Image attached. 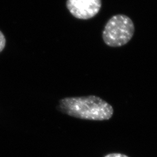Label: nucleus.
Segmentation results:
<instances>
[{
    "mask_svg": "<svg viewBox=\"0 0 157 157\" xmlns=\"http://www.w3.org/2000/svg\"><path fill=\"white\" fill-rule=\"evenodd\" d=\"M101 0H67V9L73 17L79 19H89L99 12Z\"/></svg>",
    "mask_w": 157,
    "mask_h": 157,
    "instance_id": "3",
    "label": "nucleus"
},
{
    "mask_svg": "<svg viewBox=\"0 0 157 157\" xmlns=\"http://www.w3.org/2000/svg\"><path fill=\"white\" fill-rule=\"evenodd\" d=\"M6 45V37L0 30V53L4 50Z\"/></svg>",
    "mask_w": 157,
    "mask_h": 157,
    "instance_id": "4",
    "label": "nucleus"
},
{
    "mask_svg": "<svg viewBox=\"0 0 157 157\" xmlns=\"http://www.w3.org/2000/svg\"><path fill=\"white\" fill-rule=\"evenodd\" d=\"M104 157H129L124 154L121 153H111L106 155Z\"/></svg>",
    "mask_w": 157,
    "mask_h": 157,
    "instance_id": "5",
    "label": "nucleus"
},
{
    "mask_svg": "<svg viewBox=\"0 0 157 157\" xmlns=\"http://www.w3.org/2000/svg\"><path fill=\"white\" fill-rule=\"evenodd\" d=\"M134 23L129 17L124 15L112 17L105 25L102 32V39L111 47H121L128 44L133 37Z\"/></svg>",
    "mask_w": 157,
    "mask_h": 157,
    "instance_id": "2",
    "label": "nucleus"
},
{
    "mask_svg": "<svg viewBox=\"0 0 157 157\" xmlns=\"http://www.w3.org/2000/svg\"><path fill=\"white\" fill-rule=\"evenodd\" d=\"M57 109L72 117L94 121H108L114 113L110 104L94 95L65 97L59 100Z\"/></svg>",
    "mask_w": 157,
    "mask_h": 157,
    "instance_id": "1",
    "label": "nucleus"
}]
</instances>
